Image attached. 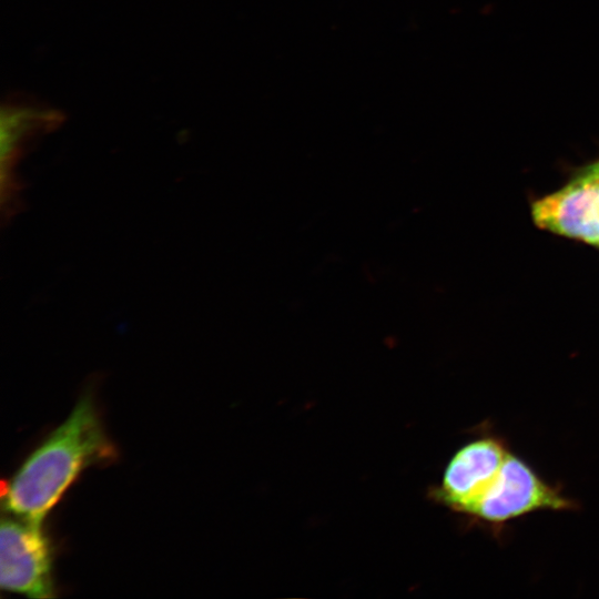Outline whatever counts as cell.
Wrapping results in <instances>:
<instances>
[{"label": "cell", "instance_id": "cell-3", "mask_svg": "<svg viewBox=\"0 0 599 599\" xmlns=\"http://www.w3.org/2000/svg\"><path fill=\"white\" fill-rule=\"evenodd\" d=\"M0 586L30 598H52V555L41 526L2 518L0 527Z\"/></svg>", "mask_w": 599, "mask_h": 599}, {"label": "cell", "instance_id": "cell-5", "mask_svg": "<svg viewBox=\"0 0 599 599\" xmlns=\"http://www.w3.org/2000/svg\"><path fill=\"white\" fill-rule=\"evenodd\" d=\"M531 213L540 229L599 246V194L583 171L562 189L534 202Z\"/></svg>", "mask_w": 599, "mask_h": 599}, {"label": "cell", "instance_id": "cell-6", "mask_svg": "<svg viewBox=\"0 0 599 599\" xmlns=\"http://www.w3.org/2000/svg\"><path fill=\"white\" fill-rule=\"evenodd\" d=\"M1 172L2 179L11 182V169L18 159L24 141L59 125L63 115L60 112L35 108L3 104L1 110Z\"/></svg>", "mask_w": 599, "mask_h": 599}, {"label": "cell", "instance_id": "cell-7", "mask_svg": "<svg viewBox=\"0 0 599 599\" xmlns=\"http://www.w3.org/2000/svg\"><path fill=\"white\" fill-rule=\"evenodd\" d=\"M583 172L592 180L599 194V161L585 167Z\"/></svg>", "mask_w": 599, "mask_h": 599}, {"label": "cell", "instance_id": "cell-2", "mask_svg": "<svg viewBox=\"0 0 599 599\" xmlns=\"http://www.w3.org/2000/svg\"><path fill=\"white\" fill-rule=\"evenodd\" d=\"M578 502L512 450L467 518L500 538L507 525L538 511H570Z\"/></svg>", "mask_w": 599, "mask_h": 599}, {"label": "cell", "instance_id": "cell-1", "mask_svg": "<svg viewBox=\"0 0 599 599\" xmlns=\"http://www.w3.org/2000/svg\"><path fill=\"white\" fill-rule=\"evenodd\" d=\"M113 456V447L93 399L85 394L10 480L3 495V508L20 519L41 526L85 467Z\"/></svg>", "mask_w": 599, "mask_h": 599}, {"label": "cell", "instance_id": "cell-4", "mask_svg": "<svg viewBox=\"0 0 599 599\" xmlns=\"http://www.w3.org/2000/svg\"><path fill=\"white\" fill-rule=\"evenodd\" d=\"M510 451L502 437L485 429L450 458L435 489L436 499L468 517Z\"/></svg>", "mask_w": 599, "mask_h": 599}]
</instances>
